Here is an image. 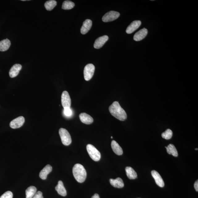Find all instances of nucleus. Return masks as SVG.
I'll return each mask as SVG.
<instances>
[{"instance_id":"1","label":"nucleus","mask_w":198,"mask_h":198,"mask_svg":"<svg viewBox=\"0 0 198 198\" xmlns=\"http://www.w3.org/2000/svg\"><path fill=\"white\" fill-rule=\"evenodd\" d=\"M109 109L111 114L119 120L124 121L127 119V114L118 102H114L109 107Z\"/></svg>"},{"instance_id":"2","label":"nucleus","mask_w":198,"mask_h":198,"mask_svg":"<svg viewBox=\"0 0 198 198\" xmlns=\"http://www.w3.org/2000/svg\"><path fill=\"white\" fill-rule=\"evenodd\" d=\"M74 177L79 183H83L87 177V172L84 166L81 164H76L72 170Z\"/></svg>"},{"instance_id":"3","label":"nucleus","mask_w":198,"mask_h":198,"mask_svg":"<svg viewBox=\"0 0 198 198\" xmlns=\"http://www.w3.org/2000/svg\"><path fill=\"white\" fill-rule=\"evenodd\" d=\"M87 150L91 158L95 162L99 161L101 158L100 153L93 145L88 144Z\"/></svg>"},{"instance_id":"4","label":"nucleus","mask_w":198,"mask_h":198,"mask_svg":"<svg viewBox=\"0 0 198 198\" xmlns=\"http://www.w3.org/2000/svg\"><path fill=\"white\" fill-rule=\"evenodd\" d=\"M63 144L65 146L69 145L72 142V139L69 133L66 129L61 128L59 131Z\"/></svg>"},{"instance_id":"5","label":"nucleus","mask_w":198,"mask_h":198,"mask_svg":"<svg viewBox=\"0 0 198 198\" xmlns=\"http://www.w3.org/2000/svg\"><path fill=\"white\" fill-rule=\"evenodd\" d=\"M95 69V66L93 64H88L86 66L84 70V75L86 81H89L93 77Z\"/></svg>"},{"instance_id":"6","label":"nucleus","mask_w":198,"mask_h":198,"mask_svg":"<svg viewBox=\"0 0 198 198\" xmlns=\"http://www.w3.org/2000/svg\"><path fill=\"white\" fill-rule=\"evenodd\" d=\"M120 15V14L118 12L114 11H110L103 15L102 18V20L104 22H110L118 18Z\"/></svg>"},{"instance_id":"7","label":"nucleus","mask_w":198,"mask_h":198,"mask_svg":"<svg viewBox=\"0 0 198 198\" xmlns=\"http://www.w3.org/2000/svg\"><path fill=\"white\" fill-rule=\"evenodd\" d=\"M61 103L62 107L65 108H70L71 101L69 94L67 91L63 92L61 95Z\"/></svg>"},{"instance_id":"8","label":"nucleus","mask_w":198,"mask_h":198,"mask_svg":"<svg viewBox=\"0 0 198 198\" xmlns=\"http://www.w3.org/2000/svg\"><path fill=\"white\" fill-rule=\"evenodd\" d=\"M25 122V118L23 116H19L11 121L10 126L11 128L16 129L22 126Z\"/></svg>"},{"instance_id":"9","label":"nucleus","mask_w":198,"mask_h":198,"mask_svg":"<svg viewBox=\"0 0 198 198\" xmlns=\"http://www.w3.org/2000/svg\"><path fill=\"white\" fill-rule=\"evenodd\" d=\"M141 24V22L140 20H136L133 21L131 24L127 27L126 32L128 34H132L135 31L138 29Z\"/></svg>"},{"instance_id":"10","label":"nucleus","mask_w":198,"mask_h":198,"mask_svg":"<svg viewBox=\"0 0 198 198\" xmlns=\"http://www.w3.org/2000/svg\"><path fill=\"white\" fill-rule=\"evenodd\" d=\"M108 36L107 35L99 37L95 41L94 44V48L96 49H99L103 47L105 43L108 40Z\"/></svg>"},{"instance_id":"11","label":"nucleus","mask_w":198,"mask_h":198,"mask_svg":"<svg viewBox=\"0 0 198 198\" xmlns=\"http://www.w3.org/2000/svg\"><path fill=\"white\" fill-rule=\"evenodd\" d=\"M151 174L153 178L155 181L157 185L160 187H163L164 186V182L160 174L155 170L152 171Z\"/></svg>"},{"instance_id":"12","label":"nucleus","mask_w":198,"mask_h":198,"mask_svg":"<svg viewBox=\"0 0 198 198\" xmlns=\"http://www.w3.org/2000/svg\"><path fill=\"white\" fill-rule=\"evenodd\" d=\"M148 31L146 28H143L137 32L134 36V40L136 41H140L145 38L147 35Z\"/></svg>"},{"instance_id":"13","label":"nucleus","mask_w":198,"mask_h":198,"mask_svg":"<svg viewBox=\"0 0 198 198\" xmlns=\"http://www.w3.org/2000/svg\"><path fill=\"white\" fill-rule=\"evenodd\" d=\"M22 66L20 64H15L11 68L9 72L10 77L14 78L18 75Z\"/></svg>"},{"instance_id":"14","label":"nucleus","mask_w":198,"mask_h":198,"mask_svg":"<svg viewBox=\"0 0 198 198\" xmlns=\"http://www.w3.org/2000/svg\"><path fill=\"white\" fill-rule=\"evenodd\" d=\"M79 118L82 122L86 124H90L94 121L93 117L85 113H80Z\"/></svg>"},{"instance_id":"15","label":"nucleus","mask_w":198,"mask_h":198,"mask_svg":"<svg viewBox=\"0 0 198 198\" xmlns=\"http://www.w3.org/2000/svg\"><path fill=\"white\" fill-rule=\"evenodd\" d=\"M92 25V22L91 19H86L83 22V25L80 29V32L82 34L85 35L87 34L91 29Z\"/></svg>"},{"instance_id":"16","label":"nucleus","mask_w":198,"mask_h":198,"mask_svg":"<svg viewBox=\"0 0 198 198\" xmlns=\"http://www.w3.org/2000/svg\"><path fill=\"white\" fill-rule=\"evenodd\" d=\"M52 166L50 165H47L40 172V177L43 180L46 179L47 176L50 172H52Z\"/></svg>"},{"instance_id":"17","label":"nucleus","mask_w":198,"mask_h":198,"mask_svg":"<svg viewBox=\"0 0 198 198\" xmlns=\"http://www.w3.org/2000/svg\"><path fill=\"white\" fill-rule=\"evenodd\" d=\"M111 185L113 187L117 188H121L124 187V182L123 180L120 178H117L115 179H111L109 180Z\"/></svg>"},{"instance_id":"18","label":"nucleus","mask_w":198,"mask_h":198,"mask_svg":"<svg viewBox=\"0 0 198 198\" xmlns=\"http://www.w3.org/2000/svg\"><path fill=\"white\" fill-rule=\"evenodd\" d=\"M55 189L58 194L62 196H65L67 195L66 190L65 188L63 183L61 181H58V185L56 187Z\"/></svg>"},{"instance_id":"19","label":"nucleus","mask_w":198,"mask_h":198,"mask_svg":"<svg viewBox=\"0 0 198 198\" xmlns=\"http://www.w3.org/2000/svg\"><path fill=\"white\" fill-rule=\"evenodd\" d=\"M111 146L114 152L118 155H121L123 154L122 149L116 141L113 140L111 142Z\"/></svg>"},{"instance_id":"20","label":"nucleus","mask_w":198,"mask_h":198,"mask_svg":"<svg viewBox=\"0 0 198 198\" xmlns=\"http://www.w3.org/2000/svg\"><path fill=\"white\" fill-rule=\"evenodd\" d=\"M125 171H126L127 177L129 179H134L137 178V175L136 172L130 166H127L125 168Z\"/></svg>"},{"instance_id":"21","label":"nucleus","mask_w":198,"mask_h":198,"mask_svg":"<svg viewBox=\"0 0 198 198\" xmlns=\"http://www.w3.org/2000/svg\"><path fill=\"white\" fill-rule=\"evenodd\" d=\"M11 45V41L8 39H5L0 42V51L5 52L8 50Z\"/></svg>"},{"instance_id":"22","label":"nucleus","mask_w":198,"mask_h":198,"mask_svg":"<svg viewBox=\"0 0 198 198\" xmlns=\"http://www.w3.org/2000/svg\"><path fill=\"white\" fill-rule=\"evenodd\" d=\"M36 192L37 189L36 187L34 186L29 187L25 191L26 198H32Z\"/></svg>"},{"instance_id":"23","label":"nucleus","mask_w":198,"mask_h":198,"mask_svg":"<svg viewBox=\"0 0 198 198\" xmlns=\"http://www.w3.org/2000/svg\"><path fill=\"white\" fill-rule=\"evenodd\" d=\"M166 148V151L168 154H172L174 156L177 157L178 156V153L177 150L174 145L170 144L167 146L165 147Z\"/></svg>"},{"instance_id":"24","label":"nucleus","mask_w":198,"mask_h":198,"mask_svg":"<svg viewBox=\"0 0 198 198\" xmlns=\"http://www.w3.org/2000/svg\"><path fill=\"white\" fill-rule=\"evenodd\" d=\"M57 4V2L56 1L51 0L46 2L44 4V6L47 11H51L56 7Z\"/></svg>"},{"instance_id":"25","label":"nucleus","mask_w":198,"mask_h":198,"mask_svg":"<svg viewBox=\"0 0 198 198\" xmlns=\"http://www.w3.org/2000/svg\"><path fill=\"white\" fill-rule=\"evenodd\" d=\"M74 3L70 1H65L63 3L62 8L64 10H70L73 8L74 6Z\"/></svg>"},{"instance_id":"26","label":"nucleus","mask_w":198,"mask_h":198,"mask_svg":"<svg viewBox=\"0 0 198 198\" xmlns=\"http://www.w3.org/2000/svg\"><path fill=\"white\" fill-rule=\"evenodd\" d=\"M173 135L172 131L170 129H168L164 132L162 133V138L166 140H170L171 139Z\"/></svg>"},{"instance_id":"27","label":"nucleus","mask_w":198,"mask_h":198,"mask_svg":"<svg viewBox=\"0 0 198 198\" xmlns=\"http://www.w3.org/2000/svg\"><path fill=\"white\" fill-rule=\"evenodd\" d=\"M13 194L11 192L8 191L6 192L1 196L0 198H13Z\"/></svg>"},{"instance_id":"28","label":"nucleus","mask_w":198,"mask_h":198,"mask_svg":"<svg viewBox=\"0 0 198 198\" xmlns=\"http://www.w3.org/2000/svg\"><path fill=\"white\" fill-rule=\"evenodd\" d=\"M64 112L66 116H70L72 115V111L70 108H65Z\"/></svg>"},{"instance_id":"29","label":"nucleus","mask_w":198,"mask_h":198,"mask_svg":"<svg viewBox=\"0 0 198 198\" xmlns=\"http://www.w3.org/2000/svg\"><path fill=\"white\" fill-rule=\"evenodd\" d=\"M32 198H44V197L43 196V194L42 192L38 191L36 192Z\"/></svg>"},{"instance_id":"30","label":"nucleus","mask_w":198,"mask_h":198,"mask_svg":"<svg viewBox=\"0 0 198 198\" xmlns=\"http://www.w3.org/2000/svg\"><path fill=\"white\" fill-rule=\"evenodd\" d=\"M194 187H195L196 191L197 192L198 191V181L197 180V181H196L195 182V184H194Z\"/></svg>"},{"instance_id":"31","label":"nucleus","mask_w":198,"mask_h":198,"mask_svg":"<svg viewBox=\"0 0 198 198\" xmlns=\"http://www.w3.org/2000/svg\"><path fill=\"white\" fill-rule=\"evenodd\" d=\"M91 198H100L98 194L96 193Z\"/></svg>"},{"instance_id":"32","label":"nucleus","mask_w":198,"mask_h":198,"mask_svg":"<svg viewBox=\"0 0 198 198\" xmlns=\"http://www.w3.org/2000/svg\"><path fill=\"white\" fill-rule=\"evenodd\" d=\"M195 150H198V149H197V148H196V149H195Z\"/></svg>"},{"instance_id":"33","label":"nucleus","mask_w":198,"mask_h":198,"mask_svg":"<svg viewBox=\"0 0 198 198\" xmlns=\"http://www.w3.org/2000/svg\"><path fill=\"white\" fill-rule=\"evenodd\" d=\"M111 138L112 139V138H113V137H111Z\"/></svg>"}]
</instances>
